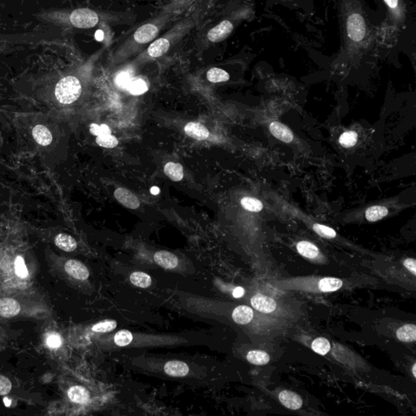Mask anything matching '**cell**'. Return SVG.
Wrapping results in <instances>:
<instances>
[{
  "label": "cell",
  "instance_id": "cell-1",
  "mask_svg": "<svg viewBox=\"0 0 416 416\" xmlns=\"http://www.w3.org/2000/svg\"><path fill=\"white\" fill-rule=\"evenodd\" d=\"M81 93V83L79 80L74 77H64L55 86V97L60 104H73L80 97Z\"/></svg>",
  "mask_w": 416,
  "mask_h": 416
},
{
  "label": "cell",
  "instance_id": "cell-2",
  "mask_svg": "<svg viewBox=\"0 0 416 416\" xmlns=\"http://www.w3.org/2000/svg\"><path fill=\"white\" fill-rule=\"evenodd\" d=\"M70 21L73 26L77 28L89 29L98 24L99 15L91 9H77L71 14Z\"/></svg>",
  "mask_w": 416,
  "mask_h": 416
},
{
  "label": "cell",
  "instance_id": "cell-3",
  "mask_svg": "<svg viewBox=\"0 0 416 416\" xmlns=\"http://www.w3.org/2000/svg\"><path fill=\"white\" fill-rule=\"evenodd\" d=\"M347 33L354 42H360L365 37V22L359 14H352L347 20Z\"/></svg>",
  "mask_w": 416,
  "mask_h": 416
},
{
  "label": "cell",
  "instance_id": "cell-4",
  "mask_svg": "<svg viewBox=\"0 0 416 416\" xmlns=\"http://www.w3.org/2000/svg\"><path fill=\"white\" fill-rule=\"evenodd\" d=\"M251 306L258 311L266 314L273 313L277 308V304L275 300L263 294H256L251 297Z\"/></svg>",
  "mask_w": 416,
  "mask_h": 416
},
{
  "label": "cell",
  "instance_id": "cell-5",
  "mask_svg": "<svg viewBox=\"0 0 416 416\" xmlns=\"http://www.w3.org/2000/svg\"><path fill=\"white\" fill-rule=\"evenodd\" d=\"M64 269L68 275L77 280H86L90 277L88 269L78 260H68L64 265Z\"/></svg>",
  "mask_w": 416,
  "mask_h": 416
},
{
  "label": "cell",
  "instance_id": "cell-6",
  "mask_svg": "<svg viewBox=\"0 0 416 416\" xmlns=\"http://www.w3.org/2000/svg\"><path fill=\"white\" fill-rule=\"evenodd\" d=\"M114 196L121 205L130 209H137L140 206V201L138 197L130 190L125 188H118L116 189Z\"/></svg>",
  "mask_w": 416,
  "mask_h": 416
},
{
  "label": "cell",
  "instance_id": "cell-7",
  "mask_svg": "<svg viewBox=\"0 0 416 416\" xmlns=\"http://www.w3.org/2000/svg\"><path fill=\"white\" fill-rule=\"evenodd\" d=\"M233 29L234 26L230 21L224 20L208 32L207 38L212 42H220L227 38L232 33Z\"/></svg>",
  "mask_w": 416,
  "mask_h": 416
},
{
  "label": "cell",
  "instance_id": "cell-8",
  "mask_svg": "<svg viewBox=\"0 0 416 416\" xmlns=\"http://www.w3.org/2000/svg\"><path fill=\"white\" fill-rule=\"evenodd\" d=\"M154 261L163 269L172 270L178 266V258L169 251H159L154 255Z\"/></svg>",
  "mask_w": 416,
  "mask_h": 416
},
{
  "label": "cell",
  "instance_id": "cell-9",
  "mask_svg": "<svg viewBox=\"0 0 416 416\" xmlns=\"http://www.w3.org/2000/svg\"><path fill=\"white\" fill-rule=\"evenodd\" d=\"M163 370L166 374L172 377H186L189 372L187 363L178 360L168 361L164 364Z\"/></svg>",
  "mask_w": 416,
  "mask_h": 416
},
{
  "label": "cell",
  "instance_id": "cell-10",
  "mask_svg": "<svg viewBox=\"0 0 416 416\" xmlns=\"http://www.w3.org/2000/svg\"><path fill=\"white\" fill-rule=\"evenodd\" d=\"M159 30L155 25L151 24H144L137 29L134 38L139 43H146L154 39L158 35Z\"/></svg>",
  "mask_w": 416,
  "mask_h": 416
},
{
  "label": "cell",
  "instance_id": "cell-11",
  "mask_svg": "<svg viewBox=\"0 0 416 416\" xmlns=\"http://www.w3.org/2000/svg\"><path fill=\"white\" fill-rule=\"evenodd\" d=\"M279 400L282 405L289 410H299L302 407V398L289 390H283L279 394Z\"/></svg>",
  "mask_w": 416,
  "mask_h": 416
},
{
  "label": "cell",
  "instance_id": "cell-12",
  "mask_svg": "<svg viewBox=\"0 0 416 416\" xmlns=\"http://www.w3.org/2000/svg\"><path fill=\"white\" fill-rule=\"evenodd\" d=\"M20 311V304L16 300L10 297H2L0 299V315L2 317H14Z\"/></svg>",
  "mask_w": 416,
  "mask_h": 416
},
{
  "label": "cell",
  "instance_id": "cell-13",
  "mask_svg": "<svg viewBox=\"0 0 416 416\" xmlns=\"http://www.w3.org/2000/svg\"><path fill=\"white\" fill-rule=\"evenodd\" d=\"M232 318L238 324H241V325L248 324L251 323L254 318L253 309L245 305L237 306L232 313Z\"/></svg>",
  "mask_w": 416,
  "mask_h": 416
},
{
  "label": "cell",
  "instance_id": "cell-14",
  "mask_svg": "<svg viewBox=\"0 0 416 416\" xmlns=\"http://www.w3.org/2000/svg\"><path fill=\"white\" fill-rule=\"evenodd\" d=\"M270 131L273 136L285 143H289L293 140V133L286 126L280 122H273L270 125Z\"/></svg>",
  "mask_w": 416,
  "mask_h": 416
},
{
  "label": "cell",
  "instance_id": "cell-15",
  "mask_svg": "<svg viewBox=\"0 0 416 416\" xmlns=\"http://www.w3.org/2000/svg\"><path fill=\"white\" fill-rule=\"evenodd\" d=\"M185 132L188 136L198 141L208 139L210 133L206 127L200 123L189 122L185 126Z\"/></svg>",
  "mask_w": 416,
  "mask_h": 416
},
{
  "label": "cell",
  "instance_id": "cell-16",
  "mask_svg": "<svg viewBox=\"0 0 416 416\" xmlns=\"http://www.w3.org/2000/svg\"><path fill=\"white\" fill-rule=\"evenodd\" d=\"M68 396L71 401L78 404H85L90 400L91 395L88 390L83 386H75L68 391Z\"/></svg>",
  "mask_w": 416,
  "mask_h": 416
},
{
  "label": "cell",
  "instance_id": "cell-17",
  "mask_svg": "<svg viewBox=\"0 0 416 416\" xmlns=\"http://www.w3.org/2000/svg\"><path fill=\"white\" fill-rule=\"evenodd\" d=\"M33 139L38 142L39 145H50L52 142L53 137L51 135V131L45 126H36L32 130Z\"/></svg>",
  "mask_w": 416,
  "mask_h": 416
},
{
  "label": "cell",
  "instance_id": "cell-18",
  "mask_svg": "<svg viewBox=\"0 0 416 416\" xmlns=\"http://www.w3.org/2000/svg\"><path fill=\"white\" fill-rule=\"evenodd\" d=\"M297 251L301 256L309 260H316L320 254L315 245L306 241H302L297 243Z\"/></svg>",
  "mask_w": 416,
  "mask_h": 416
},
{
  "label": "cell",
  "instance_id": "cell-19",
  "mask_svg": "<svg viewBox=\"0 0 416 416\" xmlns=\"http://www.w3.org/2000/svg\"><path fill=\"white\" fill-rule=\"evenodd\" d=\"M170 42L166 38H159L154 41L148 48V55L152 58L160 57L168 51Z\"/></svg>",
  "mask_w": 416,
  "mask_h": 416
},
{
  "label": "cell",
  "instance_id": "cell-20",
  "mask_svg": "<svg viewBox=\"0 0 416 416\" xmlns=\"http://www.w3.org/2000/svg\"><path fill=\"white\" fill-rule=\"evenodd\" d=\"M56 247L62 251L71 252L77 248V243L72 236L65 234H58L55 238Z\"/></svg>",
  "mask_w": 416,
  "mask_h": 416
},
{
  "label": "cell",
  "instance_id": "cell-21",
  "mask_svg": "<svg viewBox=\"0 0 416 416\" xmlns=\"http://www.w3.org/2000/svg\"><path fill=\"white\" fill-rule=\"evenodd\" d=\"M396 336L403 342H413L416 339V326L413 324L402 326L397 330Z\"/></svg>",
  "mask_w": 416,
  "mask_h": 416
},
{
  "label": "cell",
  "instance_id": "cell-22",
  "mask_svg": "<svg viewBox=\"0 0 416 416\" xmlns=\"http://www.w3.org/2000/svg\"><path fill=\"white\" fill-rule=\"evenodd\" d=\"M343 285V282L341 279L335 277H325L319 280V290L321 292H335L338 290Z\"/></svg>",
  "mask_w": 416,
  "mask_h": 416
},
{
  "label": "cell",
  "instance_id": "cell-23",
  "mask_svg": "<svg viewBox=\"0 0 416 416\" xmlns=\"http://www.w3.org/2000/svg\"><path fill=\"white\" fill-rule=\"evenodd\" d=\"M164 173L173 181H180L184 177L183 167L180 163L169 162L164 166Z\"/></svg>",
  "mask_w": 416,
  "mask_h": 416
},
{
  "label": "cell",
  "instance_id": "cell-24",
  "mask_svg": "<svg viewBox=\"0 0 416 416\" xmlns=\"http://www.w3.org/2000/svg\"><path fill=\"white\" fill-rule=\"evenodd\" d=\"M130 281L135 286L145 288L150 286L152 279L147 273L143 272H135L130 275Z\"/></svg>",
  "mask_w": 416,
  "mask_h": 416
},
{
  "label": "cell",
  "instance_id": "cell-25",
  "mask_svg": "<svg viewBox=\"0 0 416 416\" xmlns=\"http://www.w3.org/2000/svg\"><path fill=\"white\" fill-rule=\"evenodd\" d=\"M247 359L254 365H265L270 361V356L263 350H251L247 353Z\"/></svg>",
  "mask_w": 416,
  "mask_h": 416
},
{
  "label": "cell",
  "instance_id": "cell-26",
  "mask_svg": "<svg viewBox=\"0 0 416 416\" xmlns=\"http://www.w3.org/2000/svg\"><path fill=\"white\" fill-rule=\"evenodd\" d=\"M389 210L383 206H372L366 211V219L371 222H375L386 217Z\"/></svg>",
  "mask_w": 416,
  "mask_h": 416
},
{
  "label": "cell",
  "instance_id": "cell-27",
  "mask_svg": "<svg viewBox=\"0 0 416 416\" xmlns=\"http://www.w3.org/2000/svg\"><path fill=\"white\" fill-rule=\"evenodd\" d=\"M311 349L314 352L320 355H326L331 350V344L324 337H318L313 341Z\"/></svg>",
  "mask_w": 416,
  "mask_h": 416
},
{
  "label": "cell",
  "instance_id": "cell-28",
  "mask_svg": "<svg viewBox=\"0 0 416 416\" xmlns=\"http://www.w3.org/2000/svg\"><path fill=\"white\" fill-rule=\"evenodd\" d=\"M207 79L212 83L227 82L229 79V74L226 71L220 68H211L207 73Z\"/></svg>",
  "mask_w": 416,
  "mask_h": 416
},
{
  "label": "cell",
  "instance_id": "cell-29",
  "mask_svg": "<svg viewBox=\"0 0 416 416\" xmlns=\"http://www.w3.org/2000/svg\"><path fill=\"white\" fill-rule=\"evenodd\" d=\"M241 204L244 209L252 212H259L262 211L264 205L262 202L257 198L245 197L241 201Z\"/></svg>",
  "mask_w": 416,
  "mask_h": 416
},
{
  "label": "cell",
  "instance_id": "cell-30",
  "mask_svg": "<svg viewBox=\"0 0 416 416\" xmlns=\"http://www.w3.org/2000/svg\"><path fill=\"white\" fill-rule=\"evenodd\" d=\"M134 336L129 330H121L114 336V342L117 346L126 347L132 343Z\"/></svg>",
  "mask_w": 416,
  "mask_h": 416
},
{
  "label": "cell",
  "instance_id": "cell-31",
  "mask_svg": "<svg viewBox=\"0 0 416 416\" xmlns=\"http://www.w3.org/2000/svg\"><path fill=\"white\" fill-rule=\"evenodd\" d=\"M117 327V321L113 319H106L99 322L92 327L93 332L98 333H106L112 332Z\"/></svg>",
  "mask_w": 416,
  "mask_h": 416
},
{
  "label": "cell",
  "instance_id": "cell-32",
  "mask_svg": "<svg viewBox=\"0 0 416 416\" xmlns=\"http://www.w3.org/2000/svg\"><path fill=\"white\" fill-rule=\"evenodd\" d=\"M358 141V135L355 131H347L341 135L339 142L342 146L346 148L352 147Z\"/></svg>",
  "mask_w": 416,
  "mask_h": 416
},
{
  "label": "cell",
  "instance_id": "cell-33",
  "mask_svg": "<svg viewBox=\"0 0 416 416\" xmlns=\"http://www.w3.org/2000/svg\"><path fill=\"white\" fill-rule=\"evenodd\" d=\"M96 142L102 147L105 148H114L118 145V140L117 138L111 134L97 136Z\"/></svg>",
  "mask_w": 416,
  "mask_h": 416
},
{
  "label": "cell",
  "instance_id": "cell-34",
  "mask_svg": "<svg viewBox=\"0 0 416 416\" xmlns=\"http://www.w3.org/2000/svg\"><path fill=\"white\" fill-rule=\"evenodd\" d=\"M128 90L133 95H142L144 93L146 92L148 88L143 80L137 79L131 82L130 86H129Z\"/></svg>",
  "mask_w": 416,
  "mask_h": 416
},
{
  "label": "cell",
  "instance_id": "cell-35",
  "mask_svg": "<svg viewBox=\"0 0 416 416\" xmlns=\"http://www.w3.org/2000/svg\"><path fill=\"white\" fill-rule=\"evenodd\" d=\"M313 229L316 234L324 238L332 239V238H336V236H337V233L334 229L325 226V225H320V224H315L313 225Z\"/></svg>",
  "mask_w": 416,
  "mask_h": 416
},
{
  "label": "cell",
  "instance_id": "cell-36",
  "mask_svg": "<svg viewBox=\"0 0 416 416\" xmlns=\"http://www.w3.org/2000/svg\"><path fill=\"white\" fill-rule=\"evenodd\" d=\"M131 82H132V78H131V75H130L128 71H125V72L119 73L116 77V83H117V86H120L121 88L128 89Z\"/></svg>",
  "mask_w": 416,
  "mask_h": 416
},
{
  "label": "cell",
  "instance_id": "cell-37",
  "mask_svg": "<svg viewBox=\"0 0 416 416\" xmlns=\"http://www.w3.org/2000/svg\"><path fill=\"white\" fill-rule=\"evenodd\" d=\"M15 273L18 277L25 278L28 276V269L24 264V260L21 256H17L15 260Z\"/></svg>",
  "mask_w": 416,
  "mask_h": 416
},
{
  "label": "cell",
  "instance_id": "cell-38",
  "mask_svg": "<svg viewBox=\"0 0 416 416\" xmlns=\"http://www.w3.org/2000/svg\"><path fill=\"white\" fill-rule=\"evenodd\" d=\"M90 131L93 135L100 136V135H110L111 130L106 125L99 126L97 124H92L90 126Z\"/></svg>",
  "mask_w": 416,
  "mask_h": 416
},
{
  "label": "cell",
  "instance_id": "cell-39",
  "mask_svg": "<svg viewBox=\"0 0 416 416\" xmlns=\"http://www.w3.org/2000/svg\"><path fill=\"white\" fill-rule=\"evenodd\" d=\"M46 344L51 348H58L60 347L62 344L61 337L56 333H51L47 336Z\"/></svg>",
  "mask_w": 416,
  "mask_h": 416
},
{
  "label": "cell",
  "instance_id": "cell-40",
  "mask_svg": "<svg viewBox=\"0 0 416 416\" xmlns=\"http://www.w3.org/2000/svg\"><path fill=\"white\" fill-rule=\"evenodd\" d=\"M11 390V382L7 377L0 376V395H7Z\"/></svg>",
  "mask_w": 416,
  "mask_h": 416
},
{
  "label": "cell",
  "instance_id": "cell-41",
  "mask_svg": "<svg viewBox=\"0 0 416 416\" xmlns=\"http://www.w3.org/2000/svg\"><path fill=\"white\" fill-rule=\"evenodd\" d=\"M403 265L405 266L406 269H408V271L413 274L416 275V261L414 259H406L403 261Z\"/></svg>",
  "mask_w": 416,
  "mask_h": 416
},
{
  "label": "cell",
  "instance_id": "cell-42",
  "mask_svg": "<svg viewBox=\"0 0 416 416\" xmlns=\"http://www.w3.org/2000/svg\"><path fill=\"white\" fill-rule=\"evenodd\" d=\"M245 294V289L242 287L238 286L234 288L233 291V296L236 298H239L242 297Z\"/></svg>",
  "mask_w": 416,
  "mask_h": 416
},
{
  "label": "cell",
  "instance_id": "cell-43",
  "mask_svg": "<svg viewBox=\"0 0 416 416\" xmlns=\"http://www.w3.org/2000/svg\"><path fill=\"white\" fill-rule=\"evenodd\" d=\"M386 2V4L390 7V8H396L399 5V0H384Z\"/></svg>",
  "mask_w": 416,
  "mask_h": 416
},
{
  "label": "cell",
  "instance_id": "cell-44",
  "mask_svg": "<svg viewBox=\"0 0 416 416\" xmlns=\"http://www.w3.org/2000/svg\"><path fill=\"white\" fill-rule=\"evenodd\" d=\"M150 193H151L153 195H157V194H159L160 193V189H159V187H157V186H153V187L150 189Z\"/></svg>",
  "mask_w": 416,
  "mask_h": 416
},
{
  "label": "cell",
  "instance_id": "cell-45",
  "mask_svg": "<svg viewBox=\"0 0 416 416\" xmlns=\"http://www.w3.org/2000/svg\"><path fill=\"white\" fill-rule=\"evenodd\" d=\"M416 363H415L414 365H413V367H412V373H413V377H414L415 378H416Z\"/></svg>",
  "mask_w": 416,
  "mask_h": 416
}]
</instances>
